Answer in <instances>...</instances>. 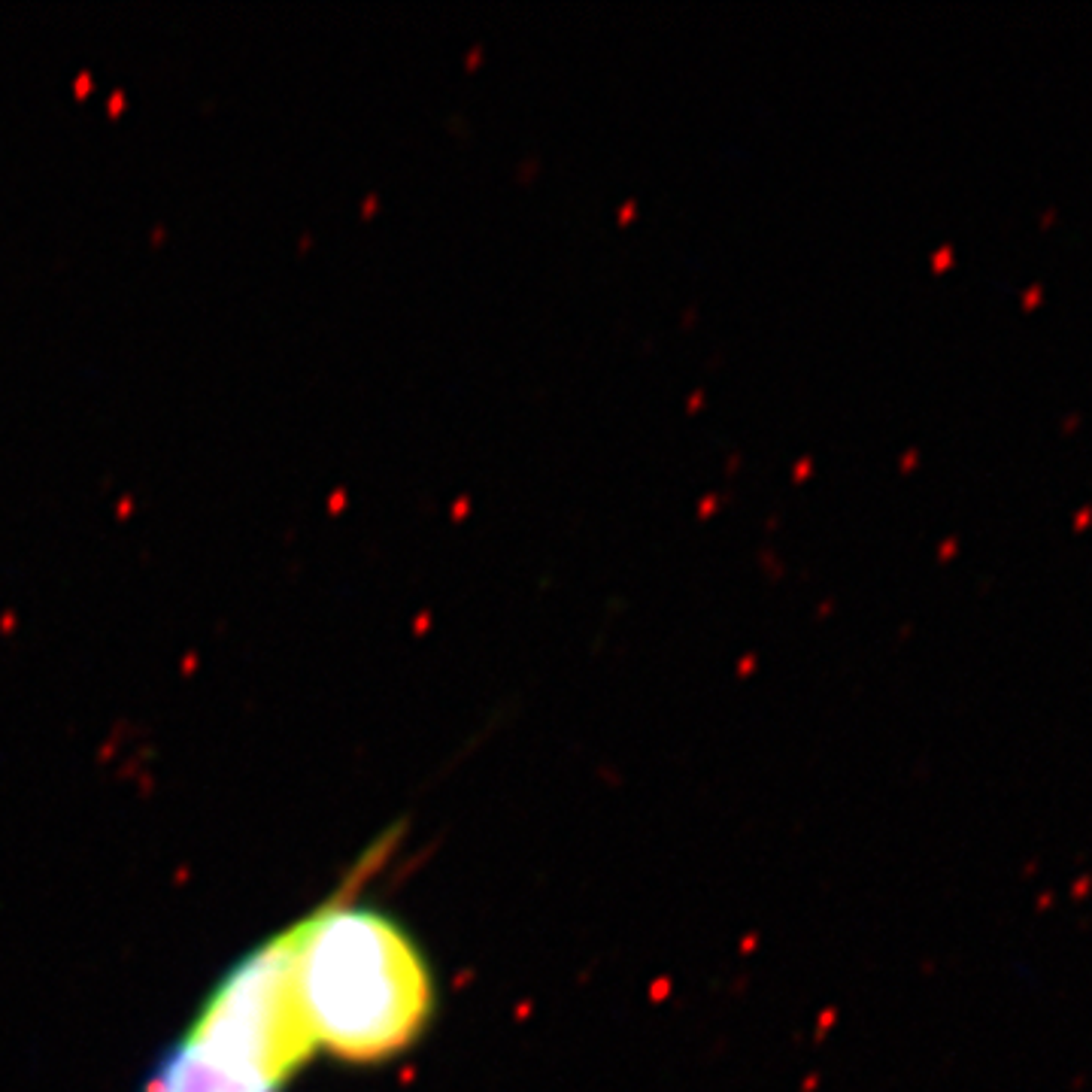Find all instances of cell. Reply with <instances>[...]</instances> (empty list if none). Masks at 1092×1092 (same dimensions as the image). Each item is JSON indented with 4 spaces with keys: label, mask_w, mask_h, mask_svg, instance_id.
Segmentation results:
<instances>
[{
    "label": "cell",
    "mask_w": 1092,
    "mask_h": 1092,
    "mask_svg": "<svg viewBox=\"0 0 1092 1092\" xmlns=\"http://www.w3.org/2000/svg\"><path fill=\"white\" fill-rule=\"evenodd\" d=\"M385 835L343 883L304 913L297 986L319 1053L383 1065L407 1053L434 1020L437 986L416 938L380 908L359 905L364 883L395 850Z\"/></svg>",
    "instance_id": "obj_1"
},
{
    "label": "cell",
    "mask_w": 1092,
    "mask_h": 1092,
    "mask_svg": "<svg viewBox=\"0 0 1092 1092\" xmlns=\"http://www.w3.org/2000/svg\"><path fill=\"white\" fill-rule=\"evenodd\" d=\"M304 917L240 956L149 1075L143 1092H285L319 1053L297 986Z\"/></svg>",
    "instance_id": "obj_2"
}]
</instances>
